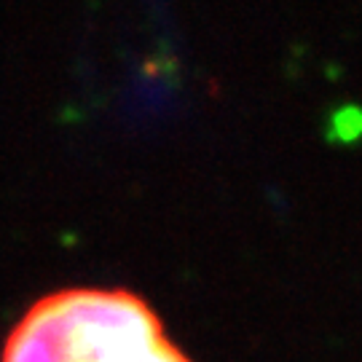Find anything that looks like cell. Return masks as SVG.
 <instances>
[{"mask_svg":"<svg viewBox=\"0 0 362 362\" xmlns=\"http://www.w3.org/2000/svg\"><path fill=\"white\" fill-rule=\"evenodd\" d=\"M0 362H191L151 303L124 287H67L13 325Z\"/></svg>","mask_w":362,"mask_h":362,"instance_id":"1","label":"cell"},{"mask_svg":"<svg viewBox=\"0 0 362 362\" xmlns=\"http://www.w3.org/2000/svg\"><path fill=\"white\" fill-rule=\"evenodd\" d=\"M336 129L341 140H354L362 134V113L357 107H344L336 116Z\"/></svg>","mask_w":362,"mask_h":362,"instance_id":"2","label":"cell"}]
</instances>
